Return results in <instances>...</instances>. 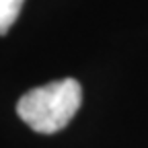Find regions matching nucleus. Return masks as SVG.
I'll list each match as a JSON object with an SVG mask.
<instances>
[{
  "label": "nucleus",
  "instance_id": "obj_1",
  "mask_svg": "<svg viewBox=\"0 0 148 148\" xmlns=\"http://www.w3.org/2000/svg\"><path fill=\"white\" fill-rule=\"evenodd\" d=\"M80 82L74 78H62L25 92L16 103V113L35 132L56 134L70 123L80 109Z\"/></svg>",
  "mask_w": 148,
  "mask_h": 148
},
{
  "label": "nucleus",
  "instance_id": "obj_2",
  "mask_svg": "<svg viewBox=\"0 0 148 148\" xmlns=\"http://www.w3.org/2000/svg\"><path fill=\"white\" fill-rule=\"evenodd\" d=\"M25 0H0V35L8 33L12 23L16 21Z\"/></svg>",
  "mask_w": 148,
  "mask_h": 148
}]
</instances>
